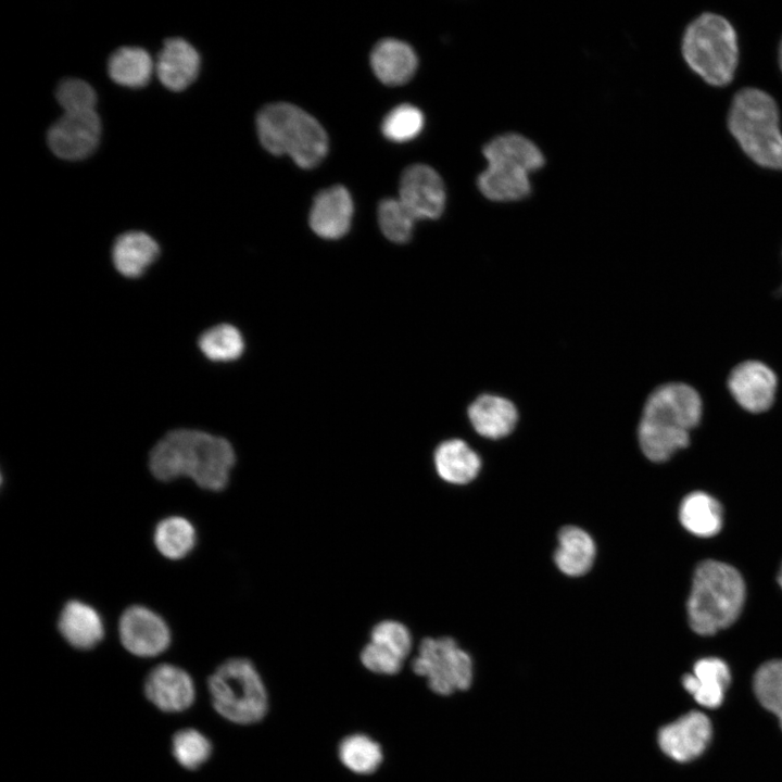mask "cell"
Listing matches in <instances>:
<instances>
[{"mask_svg":"<svg viewBox=\"0 0 782 782\" xmlns=\"http://www.w3.org/2000/svg\"><path fill=\"white\" fill-rule=\"evenodd\" d=\"M369 642L405 661L413 648V634L408 626L396 618H382L369 629Z\"/></svg>","mask_w":782,"mask_h":782,"instance_id":"obj_32","label":"cell"},{"mask_svg":"<svg viewBox=\"0 0 782 782\" xmlns=\"http://www.w3.org/2000/svg\"><path fill=\"white\" fill-rule=\"evenodd\" d=\"M146 697L164 712H181L194 702L195 689L190 674L172 664H160L147 676Z\"/></svg>","mask_w":782,"mask_h":782,"instance_id":"obj_14","label":"cell"},{"mask_svg":"<svg viewBox=\"0 0 782 782\" xmlns=\"http://www.w3.org/2000/svg\"><path fill=\"white\" fill-rule=\"evenodd\" d=\"M199 348L211 361L230 362L241 356L244 350V341L235 326L220 324L201 335Z\"/></svg>","mask_w":782,"mask_h":782,"instance_id":"obj_30","label":"cell"},{"mask_svg":"<svg viewBox=\"0 0 782 782\" xmlns=\"http://www.w3.org/2000/svg\"><path fill=\"white\" fill-rule=\"evenodd\" d=\"M679 518L682 526L699 538L716 535L722 528V508L711 495L696 491L681 502Z\"/></svg>","mask_w":782,"mask_h":782,"instance_id":"obj_26","label":"cell"},{"mask_svg":"<svg viewBox=\"0 0 782 782\" xmlns=\"http://www.w3.org/2000/svg\"><path fill=\"white\" fill-rule=\"evenodd\" d=\"M58 629L63 639L77 649H90L104 636V626L99 613L90 605L72 600L62 608Z\"/></svg>","mask_w":782,"mask_h":782,"instance_id":"obj_20","label":"cell"},{"mask_svg":"<svg viewBox=\"0 0 782 782\" xmlns=\"http://www.w3.org/2000/svg\"><path fill=\"white\" fill-rule=\"evenodd\" d=\"M468 418L478 434L497 440L514 430L518 420V411L508 399L495 394H482L469 405Z\"/></svg>","mask_w":782,"mask_h":782,"instance_id":"obj_17","label":"cell"},{"mask_svg":"<svg viewBox=\"0 0 782 782\" xmlns=\"http://www.w3.org/2000/svg\"><path fill=\"white\" fill-rule=\"evenodd\" d=\"M353 201L343 186L336 185L316 194L308 215L311 229L324 239H339L350 229Z\"/></svg>","mask_w":782,"mask_h":782,"instance_id":"obj_15","label":"cell"},{"mask_svg":"<svg viewBox=\"0 0 782 782\" xmlns=\"http://www.w3.org/2000/svg\"><path fill=\"white\" fill-rule=\"evenodd\" d=\"M754 691L759 703L778 717L782 728V659L770 660L757 670Z\"/></svg>","mask_w":782,"mask_h":782,"instance_id":"obj_34","label":"cell"},{"mask_svg":"<svg viewBox=\"0 0 782 782\" xmlns=\"http://www.w3.org/2000/svg\"><path fill=\"white\" fill-rule=\"evenodd\" d=\"M160 253L156 241L146 232L128 231L114 242L112 257L115 268L125 277L142 275Z\"/></svg>","mask_w":782,"mask_h":782,"instance_id":"obj_24","label":"cell"},{"mask_svg":"<svg viewBox=\"0 0 782 782\" xmlns=\"http://www.w3.org/2000/svg\"><path fill=\"white\" fill-rule=\"evenodd\" d=\"M55 97L64 113L93 111L97 102L93 88L79 78L63 79Z\"/></svg>","mask_w":782,"mask_h":782,"instance_id":"obj_36","label":"cell"},{"mask_svg":"<svg viewBox=\"0 0 782 782\" xmlns=\"http://www.w3.org/2000/svg\"><path fill=\"white\" fill-rule=\"evenodd\" d=\"M779 58H780V65H781V68H782V41H781L780 50H779Z\"/></svg>","mask_w":782,"mask_h":782,"instance_id":"obj_39","label":"cell"},{"mask_svg":"<svg viewBox=\"0 0 782 782\" xmlns=\"http://www.w3.org/2000/svg\"><path fill=\"white\" fill-rule=\"evenodd\" d=\"M477 184L487 199L496 202L521 200L531 191L529 173L506 164H488Z\"/></svg>","mask_w":782,"mask_h":782,"instance_id":"obj_25","label":"cell"},{"mask_svg":"<svg viewBox=\"0 0 782 782\" xmlns=\"http://www.w3.org/2000/svg\"><path fill=\"white\" fill-rule=\"evenodd\" d=\"M210 740L195 729H181L172 739V752L176 761L188 770L205 764L212 754Z\"/></svg>","mask_w":782,"mask_h":782,"instance_id":"obj_33","label":"cell"},{"mask_svg":"<svg viewBox=\"0 0 782 782\" xmlns=\"http://www.w3.org/2000/svg\"><path fill=\"white\" fill-rule=\"evenodd\" d=\"M699 393L684 382L664 383L646 399L638 427V441L652 462L668 461L690 444V434L701 422Z\"/></svg>","mask_w":782,"mask_h":782,"instance_id":"obj_2","label":"cell"},{"mask_svg":"<svg viewBox=\"0 0 782 782\" xmlns=\"http://www.w3.org/2000/svg\"><path fill=\"white\" fill-rule=\"evenodd\" d=\"M729 128L745 153L757 164L782 169V135L779 111L762 90L744 88L731 104Z\"/></svg>","mask_w":782,"mask_h":782,"instance_id":"obj_5","label":"cell"},{"mask_svg":"<svg viewBox=\"0 0 782 782\" xmlns=\"http://www.w3.org/2000/svg\"><path fill=\"white\" fill-rule=\"evenodd\" d=\"M731 673L726 661L717 657L697 660L692 673L682 678L683 688L702 706L716 708L723 702Z\"/></svg>","mask_w":782,"mask_h":782,"instance_id":"obj_19","label":"cell"},{"mask_svg":"<svg viewBox=\"0 0 782 782\" xmlns=\"http://www.w3.org/2000/svg\"><path fill=\"white\" fill-rule=\"evenodd\" d=\"M260 142L272 154L289 155L302 168L317 166L328 151V137L311 114L297 105L276 102L256 116Z\"/></svg>","mask_w":782,"mask_h":782,"instance_id":"obj_4","label":"cell"},{"mask_svg":"<svg viewBox=\"0 0 782 782\" xmlns=\"http://www.w3.org/2000/svg\"><path fill=\"white\" fill-rule=\"evenodd\" d=\"M123 646L139 657H154L171 644V630L165 620L144 606L135 605L124 610L118 622Z\"/></svg>","mask_w":782,"mask_h":782,"instance_id":"obj_9","label":"cell"},{"mask_svg":"<svg viewBox=\"0 0 782 782\" xmlns=\"http://www.w3.org/2000/svg\"><path fill=\"white\" fill-rule=\"evenodd\" d=\"M595 556V542L585 530L576 526H567L559 531L554 562L564 575L580 577L586 573L591 569Z\"/></svg>","mask_w":782,"mask_h":782,"instance_id":"obj_22","label":"cell"},{"mask_svg":"<svg viewBox=\"0 0 782 782\" xmlns=\"http://www.w3.org/2000/svg\"><path fill=\"white\" fill-rule=\"evenodd\" d=\"M378 224L387 239L395 243L407 242L417 220L399 198H387L378 205Z\"/></svg>","mask_w":782,"mask_h":782,"instance_id":"obj_31","label":"cell"},{"mask_svg":"<svg viewBox=\"0 0 782 782\" xmlns=\"http://www.w3.org/2000/svg\"><path fill=\"white\" fill-rule=\"evenodd\" d=\"M101 123L96 111L64 113L48 131V144L59 157L77 161L98 146Z\"/></svg>","mask_w":782,"mask_h":782,"instance_id":"obj_10","label":"cell"},{"mask_svg":"<svg viewBox=\"0 0 782 782\" xmlns=\"http://www.w3.org/2000/svg\"><path fill=\"white\" fill-rule=\"evenodd\" d=\"M211 702L218 715L237 724L261 721L268 710V695L254 664L243 657L223 661L207 680Z\"/></svg>","mask_w":782,"mask_h":782,"instance_id":"obj_6","label":"cell"},{"mask_svg":"<svg viewBox=\"0 0 782 782\" xmlns=\"http://www.w3.org/2000/svg\"><path fill=\"white\" fill-rule=\"evenodd\" d=\"M711 734L709 718L701 711H691L663 727L657 739L667 756L684 762L698 757L706 749Z\"/></svg>","mask_w":782,"mask_h":782,"instance_id":"obj_13","label":"cell"},{"mask_svg":"<svg viewBox=\"0 0 782 782\" xmlns=\"http://www.w3.org/2000/svg\"><path fill=\"white\" fill-rule=\"evenodd\" d=\"M338 755L342 765L357 774L374 773L383 759L381 746L362 733L344 737L339 744Z\"/></svg>","mask_w":782,"mask_h":782,"instance_id":"obj_29","label":"cell"},{"mask_svg":"<svg viewBox=\"0 0 782 782\" xmlns=\"http://www.w3.org/2000/svg\"><path fill=\"white\" fill-rule=\"evenodd\" d=\"M370 65L377 78L386 85L399 86L415 74L418 59L404 41L386 38L378 41L370 53Z\"/></svg>","mask_w":782,"mask_h":782,"instance_id":"obj_18","label":"cell"},{"mask_svg":"<svg viewBox=\"0 0 782 782\" xmlns=\"http://www.w3.org/2000/svg\"><path fill=\"white\" fill-rule=\"evenodd\" d=\"M236 464V453L225 438L195 429L167 432L151 450L149 467L161 481L191 478L209 491L224 490Z\"/></svg>","mask_w":782,"mask_h":782,"instance_id":"obj_1","label":"cell"},{"mask_svg":"<svg viewBox=\"0 0 782 782\" xmlns=\"http://www.w3.org/2000/svg\"><path fill=\"white\" fill-rule=\"evenodd\" d=\"M744 579L733 566L706 559L694 571L688 600L691 628L701 635H712L730 627L745 602Z\"/></svg>","mask_w":782,"mask_h":782,"instance_id":"obj_3","label":"cell"},{"mask_svg":"<svg viewBox=\"0 0 782 782\" xmlns=\"http://www.w3.org/2000/svg\"><path fill=\"white\" fill-rule=\"evenodd\" d=\"M488 164H506L529 174L544 165V155L537 144L519 134H504L483 147Z\"/></svg>","mask_w":782,"mask_h":782,"instance_id":"obj_23","label":"cell"},{"mask_svg":"<svg viewBox=\"0 0 782 782\" xmlns=\"http://www.w3.org/2000/svg\"><path fill=\"white\" fill-rule=\"evenodd\" d=\"M360 661L368 671L384 676L399 673L404 664L401 658L369 641L360 652Z\"/></svg>","mask_w":782,"mask_h":782,"instance_id":"obj_37","label":"cell"},{"mask_svg":"<svg viewBox=\"0 0 782 782\" xmlns=\"http://www.w3.org/2000/svg\"><path fill=\"white\" fill-rule=\"evenodd\" d=\"M433 467L442 481L464 485L477 478L481 458L464 440L449 439L436 447Z\"/></svg>","mask_w":782,"mask_h":782,"instance_id":"obj_21","label":"cell"},{"mask_svg":"<svg viewBox=\"0 0 782 782\" xmlns=\"http://www.w3.org/2000/svg\"><path fill=\"white\" fill-rule=\"evenodd\" d=\"M399 199L417 220L439 218L445 206L443 180L429 165L407 166L400 178Z\"/></svg>","mask_w":782,"mask_h":782,"instance_id":"obj_11","label":"cell"},{"mask_svg":"<svg viewBox=\"0 0 782 782\" xmlns=\"http://www.w3.org/2000/svg\"><path fill=\"white\" fill-rule=\"evenodd\" d=\"M111 79L129 88H139L148 84L153 72L150 54L138 47H122L115 50L108 62Z\"/></svg>","mask_w":782,"mask_h":782,"instance_id":"obj_27","label":"cell"},{"mask_svg":"<svg viewBox=\"0 0 782 782\" xmlns=\"http://www.w3.org/2000/svg\"><path fill=\"white\" fill-rule=\"evenodd\" d=\"M778 583H779V585L782 588V566H781V569H780L779 575H778Z\"/></svg>","mask_w":782,"mask_h":782,"instance_id":"obj_38","label":"cell"},{"mask_svg":"<svg viewBox=\"0 0 782 782\" xmlns=\"http://www.w3.org/2000/svg\"><path fill=\"white\" fill-rule=\"evenodd\" d=\"M153 540L163 556L169 559H180L194 547L197 533L188 519L181 516H169L156 525Z\"/></svg>","mask_w":782,"mask_h":782,"instance_id":"obj_28","label":"cell"},{"mask_svg":"<svg viewBox=\"0 0 782 782\" xmlns=\"http://www.w3.org/2000/svg\"><path fill=\"white\" fill-rule=\"evenodd\" d=\"M728 389L740 407L753 414L768 411L774 402L778 378L765 363L749 360L732 368Z\"/></svg>","mask_w":782,"mask_h":782,"instance_id":"obj_12","label":"cell"},{"mask_svg":"<svg viewBox=\"0 0 782 782\" xmlns=\"http://www.w3.org/2000/svg\"><path fill=\"white\" fill-rule=\"evenodd\" d=\"M412 670L427 680L438 695H451L470 688L474 664L470 655L451 636H426L412 661Z\"/></svg>","mask_w":782,"mask_h":782,"instance_id":"obj_8","label":"cell"},{"mask_svg":"<svg viewBox=\"0 0 782 782\" xmlns=\"http://www.w3.org/2000/svg\"><path fill=\"white\" fill-rule=\"evenodd\" d=\"M200 56L197 50L181 38H169L164 42L156 61L160 81L173 91L186 89L197 78Z\"/></svg>","mask_w":782,"mask_h":782,"instance_id":"obj_16","label":"cell"},{"mask_svg":"<svg viewBox=\"0 0 782 782\" xmlns=\"http://www.w3.org/2000/svg\"><path fill=\"white\" fill-rule=\"evenodd\" d=\"M422 112L412 104H401L391 110L382 121L381 131L386 138L395 142L414 139L422 130Z\"/></svg>","mask_w":782,"mask_h":782,"instance_id":"obj_35","label":"cell"},{"mask_svg":"<svg viewBox=\"0 0 782 782\" xmlns=\"http://www.w3.org/2000/svg\"><path fill=\"white\" fill-rule=\"evenodd\" d=\"M682 53L704 80L724 86L732 80L737 64L735 31L724 17L704 13L688 26Z\"/></svg>","mask_w":782,"mask_h":782,"instance_id":"obj_7","label":"cell"}]
</instances>
